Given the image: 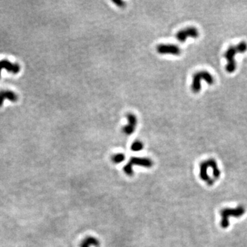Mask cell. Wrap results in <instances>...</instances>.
Masks as SVG:
<instances>
[{"mask_svg": "<svg viewBox=\"0 0 247 247\" xmlns=\"http://www.w3.org/2000/svg\"><path fill=\"white\" fill-rule=\"evenodd\" d=\"M127 120L128 121V124L125 125L122 128L124 133L126 135H132L135 130V127L137 124V119L135 114L132 113H128L126 114Z\"/></svg>", "mask_w": 247, "mask_h": 247, "instance_id": "52a82bcc", "label": "cell"}, {"mask_svg": "<svg viewBox=\"0 0 247 247\" xmlns=\"http://www.w3.org/2000/svg\"><path fill=\"white\" fill-rule=\"evenodd\" d=\"M199 36V32L197 28L195 27H188L183 30H180L176 34L177 40L181 43H183L187 39V38L191 37L196 38Z\"/></svg>", "mask_w": 247, "mask_h": 247, "instance_id": "5b68a950", "label": "cell"}, {"mask_svg": "<svg viewBox=\"0 0 247 247\" xmlns=\"http://www.w3.org/2000/svg\"><path fill=\"white\" fill-rule=\"evenodd\" d=\"M157 52L160 54H172L179 56L181 50L178 45L174 44H160L157 47Z\"/></svg>", "mask_w": 247, "mask_h": 247, "instance_id": "8992f818", "label": "cell"}, {"mask_svg": "<svg viewBox=\"0 0 247 247\" xmlns=\"http://www.w3.org/2000/svg\"><path fill=\"white\" fill-rule=\"evenodd\" d=\"M143 148H144V144L139 140L135 141L130 146L131 150L134 151V152H139V151L142 150Z\"/></svg>", "mask_w": 247, "mask_h": 247, "instance_id": "7c38bea8", "label": "cell"}, {"mask_svg": "<svg viewBox=\"0 0 247 247\" xmlns=\"http://www.w3.org/2000/svg\"><path fill=\"white\" fill-rule=\"evenodd\" d=\"M201 80H204L209 85H212L214 83V78L213 75L207 71H201L196 73L193 75L192 83L191 89L194 93H199L201 89Z\"/></svg>", "mask_w": 247, "mask_h": 247, "instance_id": "7a4b0ae2", "label": "cell"}, {"mask_svg": "<svg viewBox=\"0 0 247 247\" xmlns=\"http://www.w3.org/2000/svg\"><path fill=\"white\" fill-rule=\"evenodd\" d=\"M133 166H142L144 168H150L153 166V161L149 158L146 157H131L130 161L124 167V172L128 176H132Z\"/></svg>", "mask_w": 247, "mask_h": 247, "instance_id": "277c9868", "label": "cell"}, {"mask_svg": "<svg viewBox=\"0 0 247 247\" xmlns=\"http://www.w3.org/2000/svg\"><path fill=\"white\" fill-rule=\"evenodd\" d=\"M2 70H6L13 74H17L20 72V67L18 64L12 63L8 60H2L0 61V76Z\"/></svg>", "mask_w": 247, "mask_h": 247, "instance_id": "ba28073f", "label": "cell"}, {"mask_svg": "<svg viewBox=\"0 0 247 247\" xmlns=\"http://www.w3.org/2000/svg\"><path fill=\"white\" fill-rule=\"evenodd\" d=\"M247 51V43L245 41L240 42L237 45L231 46L224 53V57L227 60L226 70L228 73H233L237 68V63L235 56L238 54H243Z\"/></svg>", "mask_w": 247, "mask_h": 247, "instance_id": "6da1fadb", "label": "cell"}, {"mask_svg": "<svg viewBox=\"0 0 247 247\" xmlns=\"http://www.w3.org/2000/svg\"><path fill=\"white\" fill-rule=\"evenodd\" d=\"M124 159H125V155L123 153H117L116 154H114L111 158L113 162L116 164L123 162Z\"/></svg>", "mask_w": 247, "mask_h": 247, "instance_id": "4fadbf2b", "label": "cell"}, {"mask_svg": "<svg viewBox=\"0 0 247 247\" xmlns=\"http://www.w3.org/2000/svg\"><path fill=\"white\" fill-rule=\"evenodd\" d=\"M18 96L15 92L9 90H5L0 91V107L3 106L5 100H8L12 102L17 101Z\"/></svg>", "mask_w": 247, "mask_h": 247, "instance_id": "9c48e42d", "label": "cell"}, {"mask_svg": "<svg viewBox=\"0 0 247 247\" xmlns=\"http://www.w3.org/2000/svg\"><path fill=\"white\" fill-rule=\"evenodd\" d=\"M112 2L120 8L125 7V3L122 0H112Z\"/></svg>", "mask_w": 247, "mask_h": 247, "instance_id": "5bb4252c", "label": "cell"}, {"mask_svg": "<svg viewBox=\"0 0 247 247\" xmlns=\"http://www.w3.org/2000/svg\"><path fill=\"white\" fill-rule=\"evenodd\" d=\"M208 166L210 168L212 169V172H213V176L214 178V180L219 179L220 176H221V170L218 169V165L216 161L214 160L213 159H210L207 160Z\"/></svg>", "mask_w": 247, "mask_h": 247, "instance_id": "8fae6325", "label": "cell"}, {"mask_svg": "<svg viewBox=\"0 0 247 247\" xmlns=\"http://www.w3.org/2000/svg\"><path fill=\"white\" fill-rule=\"evenodd\" d=\"M93 246L95 247H99L100 246V242L95 237L89 236L87 237L80 243V247H90Z\"/></svg>", "mask_w": 247, "mask_h": 247, "instance_id": "30bf717a", "label": "cell"}, {"mask_svg": "<svg viewBox=\"0 0 247 247\" xmlns=\"http://www.w3.org/2000/svg\"><path fill=\"white\" fill-rule=\"evenodd\" d=\"M245 213V209L243 206H239L236 208L229 209V208H225L221 210V216L222 217L221 225L222 228H226L229 226V221L228 218L230 217L240 218L243 216Z\"/></svg>", "mask_w": 247, "mask_h": 247, "instance_id": "3957f363", "label": "cell"}]
</instances>
